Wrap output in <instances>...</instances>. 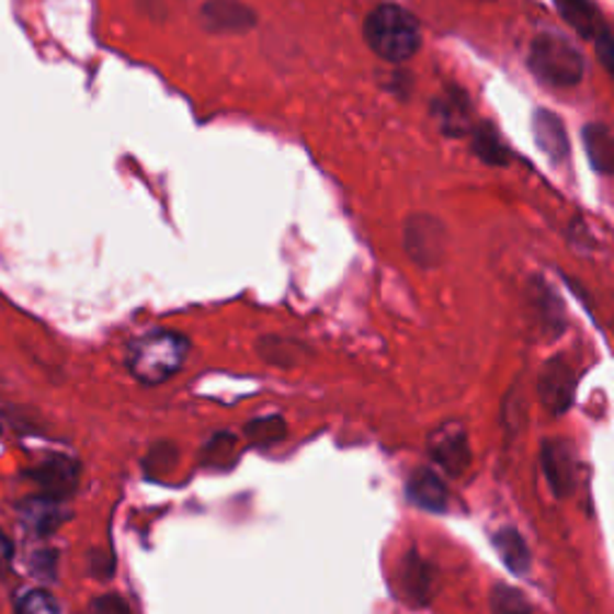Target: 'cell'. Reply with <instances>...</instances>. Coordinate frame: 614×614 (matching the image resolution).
I'll list each match as a JSON object with an SVG mask.
<instances>
[{"label": "cell", "instance_id": "cell-1", "mask_svg": "<svg viewBox=\"0 0 614 614\" xmlns=\"http://www.w3.org/2000/svg\"><path fill=\"white\" fill-rule=\"evenodd\" d=\"M363 36L375 56L394 66L411 60L422 42L420 22L413 18V12L396 3H384L369 12L363 24Z\"/></svg>", "mask_w": 614, "mask_h": 614}, {"label": "cell", "instance_id": "cell-2", "mask_svg": "<svg viewBox=\"0 0 614 614\" xmlns=\"http://www.w3.org/2000/svg\"><path fill=\"white\" fill-rule=\"evenodd\" d=\"M190 341L175 331H151L133 341L127 351V369L143 384H161L183 367Z\"/></svg>", "mask_w": 614, "mask_h": 614}, {"label": "cell", "instance_id": "cell-3", "mask_svg": "<svg viewBox=\"0 0 614 614\" xmlns=\"http://www.w3.org/2000/svg\"><path fill=\"white\" fill-rule=\"evenodd\" d=\"M528 68L537 80L549 87H576L585 75L581 50L559 34H541L533 38Z\"/></svg>", "mask_w": 614, "mask_h": 614}, {"label": "cell", "instance_id": "cell-4", "mask_svg": "<svg viewBox=\"0 0 614 614\" xmlns=\"http://www.w3.org/2000/svg\"><path fill=\"white\" fill-rule=\"evenodd\" d=\"M450 234L437 216L416 212L403 224V250L420 269L440 266L446 258Z\"/></svg>", "mask_w": 614, "mask_h": 614}, {"label": "cell", "instance_id": "cell-5", "mask_svg": "<svg viewBox=\"0 0 614 614\" xmlns=\"http://www.w3.org/2000/svg\"><path fill=\"white\" fill-rule=\"evenodd\" d=\"M537 394H541V403L549 416L569 411L576 396V375L565 357H553L543 365L541 377H537Z\"/></svg>", "mask_w": 614, "mask_h": 614}, {"label": "cell", "instance_id": "cell-6", "mask_svg": "<svg viewBox=\"0 0 614 614\" xmlns=\"http://www.w3.org/2000/svg\"><path fill=\"white\" fill-rule=\"evenodd\" d=\"M430 454L446 473H452V476L466 473L473 458L466 430L461 425H454V422L434 430L430 434Z\"/></svg>", "mask_w": 614, "mask_h": 614}, {"label": "cell", "instance_id": "cell-7", "mask_svg": "<svg viewBox=\"0 0 614 614\" xmlns=\"http://www.w3.org/2000/svg\"><path fill=\"white\" fill-rule=\"evenodd\" d=\"M204 30L214 34H246L254 24L258 15L240 0H207L200 10Z\"/></svg>", "mask_w": 614, "mask_h": 614}, {"label": "cell", "instance_id": "cell-8", "mask_svg": "<svg viewBox=\"0 0 614 614\" xmlns=\"http://www.w3.org/2000/svg\"><path fill=\"white\" fill-rule=\"evenodd\" d=\"M543 470L549 482V490L557 497H569L576 490V454L567 440H545L543 442Z\"/></svg>", "mask_w": 614, "mask_h": 614}, {"label": "cell", "instance_id": "cell-9", "mask_svg": "<svg viewBox=\"0 0 614 614\" xmlns=\"http://www.w3.org/2000/svg\"><path fill=\"white\" fill-rule=\"evenodd\" d=\"M535 145L553 163H565L569 159V137L561 118L553 111L537 109L533 115Z\"/></svg>", "mask_w": 614, "mask_h": 614}, {"label": "cell", "instance_id": "cell-10", "mask_svg": "<svg viewBox=\"0 0 614 614\" xmlns=\"http://www.w3.org/2000/svg\"><path fill=\"white\" fill-rule=\"evenodd\" d=\"M399 585L408 603L428 605L434 593V569L420 555H406L399 567Z\"/></svg>", "mask_w": 614, "mask_h": 614}, {"label": "cell", "instance_id": "cell-11", "mask_svg": "<svg viewBox=\"0 0 614 614\" xmlns=\"http://www.w3.org/2000/svg\"><path fill=\"white\" fill-rule=\"evenodd\" d=\"M406 494L411 502L425 511H444L450 507V490L430 468H418L408 478Z\"/></svg>", "mask_w": 614, "mask_h": 614}, {"label": "cell", "instance_id": "cell-12", "mask_svg": "<svg viewBox=\"0 0 614 614\" xmlns=\"http://www.w3.org/2000/svg\"><path fill=\"white\" fill-rule=\"evenodd\" d=\"M555 5L561 20L583 38H593L595 42V38L607 30L603 15H600V10L591 0H555Z\"/></svg>", "mask_w": 614, "mask_h": 614}, {"label": "cell", "instance_id": "cell-13", "mask_svg": "<svg viewBox=\"0 0 614 614\" xmlns=\"http://www.w3.org/2000/svg\"><path fill=\"white\" fill-rule=\"evenodd\" d=\"M583 147L598 173H614V133L610 127L591 123L583 127Z\"/></svg>", "mask_w": 614, "mask_h": 614}, {"label": "cell", "instance_id": "cell-14", "mask_svg": "<svg viewBox=\"0 0 614 614\" xmlns=\"http://www.w3.org/2000/svg\"><path fill=\"white\" fill-rule=\"evenodd\" d=\"M36 482L42 485L44 492L48 497L60 499L62 494H68L75 490L77 485V466L72 464L70 458H50L42 468H36Z\"/></svg>", "mask_w": 614, "mask_h": 614}, {"label": "cell", "instance_id": "cell-15", "mask_svg": "<svg viewBox=\"0 0 614 614\" xmlns=\"http://www.w3.org/2000/svg\"><path fill=\"white\" fill-rule=\"evenodd\" d=\"M434 113H437L444 133L461 137L470 130L468 99L464 92H458V89H454V87L442 99H437V104H434Z\"/></svg>", "mask_w": 614, "mask_h": 614}, {"label": "cell", "instance_id": "cell-16", "mask_svg": "<svg viewBox=\"0 0 614 614\" xmlns=\"http://www.w3.org/2000/svg\"><path fill=\"white\" fill-rule=\"evenodd\" d=\"M492 545L497 549V555L502 557L504 567L509 571H514L516 576L528 573L531 569V549L523 541V535L516 528H502L492 535Z\"/></svg>", "mask_w": 614, "mask_h": 614}, {"label": "cell", "instance_id": "cell-17", "mask_svg": "<svg viewBox=\"0 0 614 614\" xmlns=\"http://www.w3.org/2000/svg\"><path fill=\"white\" fill-rule=\"evenodd\" d=\"M470 143H473V151L480 161H485L488 166H499L504 169L511 161L509 147L502 143V137L494 130L490 123H480L478 127L470 130Z\"/></svg>", "mask_w": 614, "mask_h": 614}, {"label": "cell", "instance_id": "cell-18", "mask_svg": "<svg viewBox=\"0 0 614 614\" xmlns=\"http://www.w3.org/2000/svg\"><path fill=\"white\" fill-rule=\"evenodd\" d=\"M22 519L34 533H48L58 526L60 507L56 497H32L27 504L22 507Z\"/></svg>", "mask_w": 614, "mask_h": 614}, {"label": "cell", "instance_id": "cell-19", "mask_svg": "<svg viewBox=\"0 0 614 614\" xmlns=\"http://www.w3.org/2000/svg\"><path fill=\"white\" fill-rule=\"evenodd\" d=\"M258 353L264 357L269 365L276 367H296L300 365L305 349L298 341L281 339V337H266L258 343Z\"/></svg>", "mask_w": 614, "mask_h": 614}, {"label": "cell", "instance_id": "cell-20", "mask_svg": "<svg viewBox=\"0 0 614 614\" xmlns=\"http://www.w3.org/2000/svg\"><path fill=\"white\" fill-rule=\"evenodd\" d=\"M490 607L499 614H511V612H533V605L523 598L521 591L504 583H497L490 593Z\"/></svg>", "mask_w": 614, "mask_h": 614}, {"label": "cell", "instance_id": "cell-21", "mask_svg": "<svg viewBox=\"0 0 614 614\" xmlns=\"http://www.w3.org/2000/svg\"><path fill=\"white\" fill-rule=\"evenodd\" d=\"M248 437L254 444H276L286 437V422L284 418L272 416V418H260V420H252L248 425Z\"/></svg>", "mask_w": 614, "mask_h": 614}, {"label": "cell", "instance_id": "cell-22", "mask_svg": "<svg viewBox=\"0 0 614 614\" xmlns=\"http://www.w3.org/2000/svg\"><path fill=\"white\" fill-rule=\"evenodd\" d=\"M18 612L24 614H56L60 612L58 600L46 591H27L18 600Z\"/></svg>", "mask_w": 614, "mask_h": 614}, {"label": "cell", "instance_id": "cell-23", "mask_svg": "<svg viewBox=\"0 0 614 614\" xmlns=\"http://www.w3.org/2000/svg\"><path fill=\"white\" fill-rule=\"evenodd\" d=\"M595 54H598V60L605 66V70L614 77V32L612 30H605L595 38Z\"/></svg>", "mask_w": 614, "mask_h": 614}, {"label": "cell", "instance_id": "cell-24", "mask_svg": "<svg viewBox=\"0 0 614 614\" xmlns=\"http://www.w3.org/2000/svg\"><path fill=\"white\" fill-rule=\"evenodd\" d=\"M92 610L96 612H130V605L125 603L121 595H104L92 603Z\"/></svg>", "mask_w": 614, "mask_h": 614}, {"label": "cell", "instance_id": "cell-25", "mask_svg": "<svg viewBox=\"0 0 614 614\" xmlns=\"http://www.w3.org/2000/svg\"><path fill=\"white\" fill-rule=\"evenodd\" d=\"M12 555H15V547H12V541L3 531H0V573H5L8 567L12 565Z\"/></svg>", "mask_w": 614, "mask_h": 614}]
</instances>
